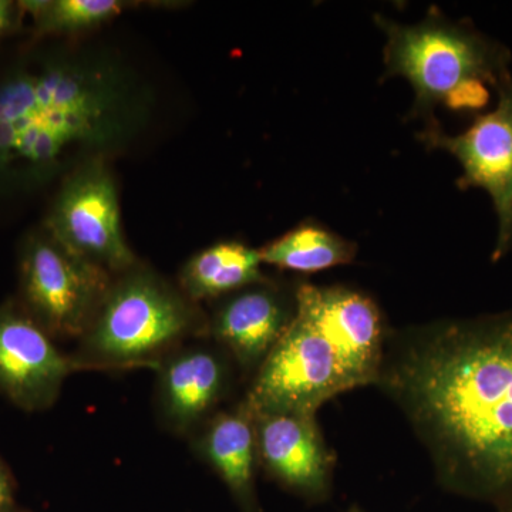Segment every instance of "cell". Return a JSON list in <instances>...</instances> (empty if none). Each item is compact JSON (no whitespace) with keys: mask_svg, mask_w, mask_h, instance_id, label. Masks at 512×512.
I'll return each mask as SVG.
<instances>
[{"mask_svg":"<svg viewBox=\"0 0 512 512\" xmlns=\"http://www.w3.org/2000/svg\"><path fill=\"white\" fill-rule=\"evenodd\" d=\"M377 383L429 448L441 483L512 505V313L389 338Z\"/></svg>","mask_w":512,"mask_h":512,"instance_id":"cell-1","label":"cell"},{"mask_svg":"<svg viewBox=\"0 0 512 512\" xmlns=\"http://www.w3.org/2000/svg\"><path fill=\"white\" fill-rule=\"evenodd\" d=\"M150 87L94 47L42 50L0 72V195L22 194L123 150L153 114Z\"/></svg>","mask_w":512,"mask_h":512,"instance_id":"cell-2","label":"cell"},{"mask_svg":"<svg viewBox=\"0 0 512 512\" xmlns=\"http://www.w3.org/2000/svg\"><path fill=\"white\" fill-rule=\"evenodd\" d=\"M295 301V318L242 399L252 413L316 416L338 394L379 382L389 336L369 296L302 284Z\"/></svg>","mask_w":512,"mask_h":512,"instance_id":"cell-3","label":"cell"},{"mask_svg":"<svg viewBox=\"0 0 512 512\" xmlns=\"http://www.w3.org/2000/svg\"><path fill=\"white\" fill-rule=\"evenodd\" d=\"M386 35L384 77H404L413 86L410 119L439 123L437 106L473 113L490 103V87L510 76L511 55L501 43L488 39L470 23L453 22L430 8L416 25H403L376 15Z\"/></svg>","mask_w":512,"mask_h":512,"instance_id":"cell-4","label":"cell"},{"mask_svg":"<svg viewBox=\"0 0 512 512\" xmlns=\"http://www.w3.org/2000/svg\"><path fill=\"white\" fill-rule=\"evenodd\" d=\"M208 338V316L147 266L114 276L92 326L70 353L77 372L156 370L164 357Z\"/></svg>","mask_w":512,"mask_h":512,"instance_id":"cell-5","label":"cell"},{"mask_svg":"<svg viewBox=\"0 0 512 512\" xmlns=\"http://www.w3.org/2000/svg\"><path fill=\"white\" fill-rule=\"evenodd\" d=\"M19 272L20 306L55 340L82 338L114 279L46 229L23 242Z\"/></svg>","mask_w":512,"mask_h":512,"instance_id":"cell-6","label":"cell"},{"mask_svg":"<svg viewBox=\"0 0 512 512\" xmlns=\"http://www.w3.org/2000/svg\"><path fill=\"white\" fill-rule=\"evenodd\" d=\"M45 229L113 276L137 265L121 228L116 183L103 158L80 165L62 180Z\"/></svg>","mask_w":512,"mask_h":512,"instance_id":"cell-7","label":"cell"},{"mask_svg":"<svg viewBox=\"0 0 512 512\" xmlns=\"http://www.w3.org/2000/svg\"><path fill=\"white\" fill-rule=\"evenodd\" d=\"M497 106L480 114L458 136H448L440 124L421 131L419 140L429 150H443L463 167L457 181L460 190L480 188L490 195L498 218V237L493 259L503 258L512 245V76L495 90Z\"/></svg>","mask_w":512,"mask_h":512,"instance_id":"cell-8","label":"cell"},{"mask_svg":"<svg viewBox=\"0 0 512 512\" xmlns=\"http://www.w3.org/2000/svg\"><path fill=\"white\" fill-rule=\"evenodd\" d=\"M72 357L30 318L18 302L0 305V394L25 412L55 406L67 377L76 373Z\"/></svg>","mask_w":512,"mask_h":512,"instance_id":"cell-9","label":"cell"},{"mask_svg":"<svg viewBox=\"0 0 512 512\" xmlns=\"http://www.w3.org/2000/svg\"><path fill=\"white\" fill-rule=\"evenodd\" d=\"M231 357L218 345L187 343L156 367L157 419L165 430L190 437L218 412L232 386Z\"/></svg>","mask_w":512,"mask_h":512,"instance_id":"cell-10","label":"cell"},{"mask_svg":"<svg viewBox=\"0 0 512 512\" xmlns=\"http://www.w3.org/2000/svg\"><path fill=\"white\" fill-rule=\"evenodd\" d=\"M295 292L269 279L225 296L208 316L214 340L245 373H255L295 318Z\"/></svg>","mask_w":512,"mask_h":512,"instance_id":"cell-11","label":"cell"},{"mask_svg":"<svg viewBox=\"0 0 512 512\" xmlns=\"http://www.w3.org/2000/svg\"><path fill=\"white\" fill-rule=\"evenodd\" d=\"M258 464L279 484L303 497L329 494L335 458L320 433L316 416L254 413Z\"/></svg>","mask_w":512,"mask_h":512,"instance_id":"cell-12","label":"cell"},{"mask_svg":"<svg viewBox=\"0 0 512 512\" xmlns=\"http://www.w3.org/2000/svg\"><path fill=\"white\" fill-rule=\"evenodd\" d=\"M192 451L220 476L234 497L251 510L258 464L254 413L241 400L218 410L190 437Z\"/></svg>","mask_w":512,"mask_h":512,"instance_id":"cell-13","label":"cell"},{"mask_svg":"<svg viewBox=\"0 0 512 512\" xmlns=\"http://www.w3.org/2000/svg\"><path fill=\"white\" fill-rule=\"evenodd\" d=\"M258 249L237 241L220 242L188 259L180 272V289L190 301L222 299L248 286L268 282Z\"/></svg>","mask_w":512,"mask_h":512,"instance_id":"cell-14","label":"cell"},{"mask_svg":"<svg viewBox=\"0 0 512 512\" xmlns=\"http://www.w3.org/2000/svg\"><path fill=\"white\" fill-rule=\"evenodd\" d=\"M356 245L319 224H302L258 249L262 264L313 274L355 261Z\"/></svg>","mask_w":512,"mask_h":512,"instance_id":"cell-15","label":"cell"},{"mask_svg":"<svg viewBox=\"0 0 512 512\" xmlns=\"http://www.w3.org/2000/svg\"><path fill=\"white\" fill-rule=\"evenodd\" d=\"M43 33H74L92 29L126 9L121 0H45L22 2Z\"/></svg>","mask_w":512,"mask_h":512,"instance_id":"cell-16","label":"cell"},{"mask_svg":"<svg viewBox=\"0 0 512 512\" xmlns=\"http://www.w3.org/2000/svg\"><path fill=\"white\" fill-rule=\"evenodd\" d=\"M15 503V481L8 464L0 457V512H12Z\"/></svg>","mask_w":512,"mask_h":512,"instance_id":"cell-17","label":"cell"},{"mask_svg":"<svg viewBox=\"0 0 512 512\" xmlns=\"http://www.w3.org/2000/svg\"><path fill=\"white\" fill-rule=\"evenodd\" d=\"M13 22V6L6 0H0V36L5 35Z\"/></svg>","mask_w":512,"mask_h":512,"instance_id":"cell-18","label":"cell"},{"mask_svg":"<svg viewBox=\"0 0 512 512\" xmlns=\"http://www.w3.org/2000/svg\"><path fill=\"white\" fill-rule=\"evenodd\" d=\"M500 512H512V505H505V507H501Z\"/></svg>","mask_w":512,"mask_h":512,"instance_id":"cell-19","label":"cell"},{"mask_svg":"<svg viewBox=\"0 0 512 512\" xmlns=\"http://www.w3.org/2000/svg\"><path fill=\"white\" fill-rule=\"evenodd\" d=\"M349 512H363V511L357 510V508H352V510H350Z\"/></svg>","mask_w":512,"mask_h":512,"instance_id":"cell-20","label":"cell"}]
</instances>
